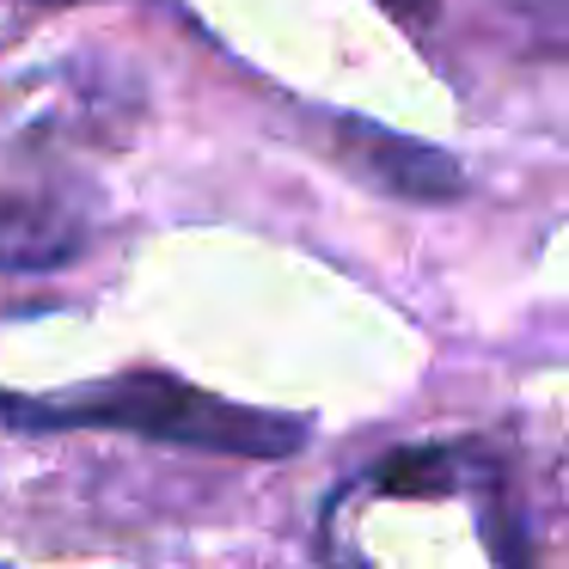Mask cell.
<instances>
[{
    "label": "cell",
    "instance_id": "obj_2",
    "mask_svg": "<svg viewBox=\"0 0 569 569\" xmlns=\"http://www.w3.org/2000/svg\"><path fill=\"white\" fill-rule=\"evenodd\" d=\"M80 251L74 202L50 197L38 184H7L0 178V270H43Z\"/></svg>",
    "mask_w": 569,
    "mask_h": 569
},
{
    "label": "cell",
    "instance_id": "obj_3",
    "mask_svg": "<svg viewBox=\"0 0 569 569\" xmlns=\"http://www.w3.org/2000/svg\"><path fill=\"white\" fill-rule=\"evenodd\" d=\"M380 7L398 19V26H410V31L435 26V13H441V0H380Z\"/></svg>",
    "mask_w": 569,
    "mask_h": 569
},
{
    "label": "cell",
    "instance_id": "obj_1",
    "mask_svg": "<svg viewBox=\"0 0 569 569\" xmlns=\"http://www.w3.org/2000/svg\"><path fill=\"white\" fill-rule=\"evenodd\" d=\"M0 417L13 429H123V435H148V441H178L239 459H276L307 441L300 417L221 405V398L197 392L184 380H166V373H123V380L50 398H0Z\"/></svg>",
    "mask_w": 569,
    "mask_h": 569
}]
</instances>
